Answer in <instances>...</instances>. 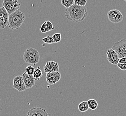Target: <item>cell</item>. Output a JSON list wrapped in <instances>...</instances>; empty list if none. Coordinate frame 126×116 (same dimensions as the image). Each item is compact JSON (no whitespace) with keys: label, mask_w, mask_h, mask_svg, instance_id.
<instances>
[{"label":"cell","mask_w":126,"mask_h":116,"mask_svg":"<svg viewBox=\"0 0 126 116\" xmlns=\"http://www.w3.org/2000/svg\"><path fill=\"white\" fill-rule=\"evenodd\" d=\"M65 16L68 20L74 23L80 22L88 16L87 9L85 6H80L74 4L70 7L66 8Z\"/></svg>","instance_id":"obj_1"},{"label":"cell","mask_w":126,"mask_h":116,"mask_svg":"<svg viewBox=\"0 0 126 116\" xmlns=\"http://www.w3.org/2000/svg\"><path fill=\"white\" fill-rule=\"evenodd\" d=\"M25 19L24 14L19 10H17L9 15L8 25L12 30H18L24 22Z\"/></svg>","instance_id":"obj_2"},{"label":"cell","mask_w":126,"mask_h":116,"mask_svg":"<svg viewBox=\"0 0 126 116\" xmlns=\"http://www.w3.org/2000/svg\"><path fill=\"white\" fill-rule=\"evenodd\" d=\"M23 59L26 63L35 65L40 61V54L35 48H28L24 53Z\"/></svg>","instance_id":"obj_3"},{"label":"cell","mask_w":126,"mask_h":116,"mask_svg":"<svg viewBox=\"0 0 126 116\" xmlns=\"http://www.w3.org/2000/svg\"><path fill=\"white\" fill-rule=\"evenodd\" d=\"M2 5L10 15L19 10L21 5L18 0H4Z\"/></svg>","instance_id":"obj_4"},{"label":"cell","mask_w":126,"mask_h":116,"mask_svg":"<svg viewBox=\"0 0 126 116\" xmlns=\"http://www.w3.org/2000/svg\"><path fill=\"white\" fill-rule=\"evenodd\" d=\"M112 48L116 51L119 58H126V39H122L116 42Z\"/></svg>","instance_id":"obj_5"},{"label":"cell","mask_w":126,"mask_h":116,"mask_svg":"<svg viewBox=\"0 0 126 116\" xmlns=\"http://www.w3.org/2000/svg\"><path fill=\"white\" fill-rule=\"evenodd\" d=\"M109 20L113 23H119L124 19V16L118 10H112L107 13Z\"/></svg>","instance_id":"obj_6"},{"label":"cell","mask_w":126,"mask_h":116,"mask_svg":"<svg viewBox=\"0 0 126 116\" xmlns=\"http://www.w3.org/2000/svg\"><path fill=\"white\" fill-rule=\"evenodd\" d=\"M13 87L19 92H24L27 90L22 76H16L14 78L13 80Z\"/></svg>","instance_id":"obj_7"},{"label":"cell","mask_w":126,"mask_h":116,"mask_svg":"<svg viewBox=\"0 0 126 116\" xmlns=\"http://www.w3.org/2000/svg\"><path fill=\"white\" fill-rule=\"evenodd\" d=\"M61 75L59 71L46 73V79L47 82L50 85L55 84L59 81Z\"/></svg>","instance_id":"obj_8"},{"label":"cell","mask_w":126,"mask_h":116,"mask_svg":"<svg viewBox=\"0 0 126 116\" xmlns=\"http://www.w3.org/2000/svg\"><path fill=\"white\" fill-rule=\"evenodd\" d=\"M9 14L3 6L0 7V29H4L8 25Z\"/></svg>","instance_id":"obj_9"},{"label":"cell","mask_w":126,"mask_h":116,"mask_svg":"<svg viewBox=\"0 0 126 116\" xmlns=\"http://www.w3.org/2000/svg\"><path fill=\"white\" fill-rule=\"evenodd\" d=\"M106 56L107 59L110 63L113 65H117L119 62V58L115 51L112 48L109 49L107 51Z\"/></svg>","instance_id":"obj_10"},{"label":"cell","mask_w":126,"mask_h":116,"mask_svg":"<svg viewBox=\"0 0 126 116\" xmlns=\"http://www.w3.org/2000/svg\"><path fill=\"white\" fill-rule=\"evenodd\" d=\"M59 65L58 63L54 61H49L46 62L44 67V71L46 73L57 72L59 71Z\"/></svg>","instance_id":"obj_11"},{"label":"cell","mask_w":126,"mask_h":116,"mask_svg":"<svg viewBox=\"0 0 126 116\" xmlns=\"http://www.w3.org/2000/svg\"><path fill=\"white\" fill-rule=\"evenodd\" d=\"M22 76L23 77L27 89L32 88L35 85L36 81L34 78L33 76L28 75L25 72H24Z\"/></svg>","instance_id":"obj_12"},{"label":"cell","mask_w":126,"mask_h":116,"mask_svg":"<svg viewBox=\"0 0 126 116\" xmlns=\"http://www.w3.org/2000/svg\"><path fill=\"white\" fill-rule=\"evenodd\" d=\"M36 116H52L50 114L48 113L46 109L44 108L35 107Z\"/></svg>","instance_id":"obj_13"},{"label":"cell","mask_w":126,"mask_h":116,"mask_svg":"<svg viewBox=\"0 0 126 116\" xmlns=\"http://www.w3.org/2000/svg\"><path fill=\"white\" fill-rule=\"evenodd\" d=\"M43 75V72L41 71L40 67L38 66L37 68H35L33 73V76L35 81H39Z\"/></svg>","instance_id":"obj_14"},{"label":"cell","mask_w":126,"mask_h":116,"mask_svg":"<svg viewBox=\"0 0 126 116\" xmlns=\"http://www.w3.org/2000/svg\"><path fill=\"white\" fill-rule=\"evenodd\" d=\"M89 109V108L87 101H82L79 104V110L81 112H85L86 111H88Z\"/></svg>","instance_id":"obj_15"},{"label":"cell","mask_w":126,"mask_h":116,"mask_svg":"<svg viewBox=\"0 0 126 116\" xmlns=\"http://www.w3.org/2000/svg\"><path fill=\"white\" fill-rule=\"evenodd\" d=\"M88 102L89 108L92 110H95L98 107V103L93 99H89Z\"/></svg>","instance_id":"obj_16"},{"label":"cell","mask_w":126,"mask_h":116,"mask_svg":"<svg viewBox=\"0 0 126 116\" xmlns=\"http://www.w3.org/2000/svg\"><path fill=\"white\" fill-rule=\"evenodd\" d=\"M74 0H62L61 3L66 8L70 7L74 4Z\"/></svg>","instance_id":"obj_17"},{"label":"cell","mask_w":126,"mask_h":116,"mask_svg":"<svg viewBox=\"0 0 126 116\" xmlns=\"http://www.w3.org/2000/svg\"><path fill=\"white\" fill-rule=\"evenodd\" d=\"M35 69L33 66L29 65L26 67L25 69V73L30 76H33V73Z\"/></svg>","instance_id":"obj_18"},{"label":"cell","mask_w":126,"mask_h":116,"mask_svg":"<svg viewBox=\"0 0 126 116\" xmlns=\"http://www.w3.org/2000/svg\"><path fill=\"white\" fill-rule=\"evenodd\" d=\"M55 43H58L61 40V34L60 33H55L52 36Z\"/></svg>","instance_id":"obj_19"},{"label":"cell","mask_w":126,"mask_h":116,"mask_svg":"<svg viewBox=\"0 0 126 116\" xmlns=\"http://www.w3.org/2000/svg\"><path fill=\"white\" fill-rule=\"evenodd\" d=\"M42 40L43 41L44 43H47V44H53V43H55L53 39V38L49 36H47L45 38H43Z\"/></svg>","instance_id":"obj_20"},{"label":"cell","mask_w":126,"mask_h":116,"mask_svg":"<svg viewBox=\"0 0 126 116\" xmlns=\"http://www.w3.org/2000/svg\"><path fill=\"white\" fill-rule=\"evenodd\" d=\"M87 2V0H75L74 4L80 6H85Z\"/></svg>","instance_id":"obj_21"},{"label":"cell","mask_w":126,"mask_h":116,"mask_svg":"<svg viewBox=\"0 0 126 116\" xmlns=\"http://www.w3.org/2000/svg\"><path fill=\"white\" fill-rule=\"evenodd\" d=\"M46 25L47 28L48 32L50 31L51 30H54V27L53 26V23L49 21H46Z\"/></svg>","instance_id":"obj_22"},{"label":"cell","mask_w":126,"mask_h":116,"mask_svg":"<svg viewBox=\"0 0 126 116\" xmlns=\"http://www.w3.org/2000/svg\"><path fill=\"white\" fill-rule=\"evenodd\" d=\"M27 116H36L35 107H33L28 110L27 114Z\"/></svg>","instance_id":"obj_23"},{"label":"cell","mask_w":126,"mask_h":116,"mask_svg":"<svg viewBox=\"0 0 126 116\" xmlns=\"http://www.w3.org/2000/svg\"><path fill=\"white\" fill-rule=\"evenodd\" d=\"M40 31L42 33H46L48 32V30L46 25V21L43 23L40 27Z\"/></svg>","instance_id":"obj_24"},{"label":"cell","mask_w":126,"mask_h":116,"mask_svg":"<svg viewBox=\"0 0 126 116\" xmlns=\"http://www.w3.org/2000/svg\"><path fill=\"white\" fill-rule=\"evenodd\" d=\"M117 65L118 66V67L122 70L126 71V63H123V64L118 63Z\"/></svg>","instance_id":"obj_25"},{"label":"cell","mask_w":126,"mask_h":116,"mask_svg":"<svg viewBox=\"0 0 126 116\" xmlns=\"http://www.w3.org/2000/svg\"><path fill=\"white\" fill-rule=\"evenodd\" d=\"M118 63H120V64L126 63V58L123 57V58H120L119 59Z\"/></svg>","instance_id":"obj_26"},{"label":"cell","mask_w":126,"mask_h":116,"mask_svg":"<svg viewBox=\"0 0 126 116\" xmlns=\"http://www.w3.org/2000/svg\"><path fill=\"white\" fill-rule=\"evenodd\" d=\"M2 108L1 107V104H0V111H2Z\"/></svg>","instance_id":"obj_27"},{"label":"cell","mask_w":126,"mask_h":116,"mask_svg":"<svg viewBox=\"0 0 126 116\" xmlns=\"http://www.w3.org/2000/svg\"><path fill=\"white\" fill-rule=\"evenodd\" d=\"M124 0V1H126V0Z\"/></svg>","instance_id":"obj_28"}]
</instances>
